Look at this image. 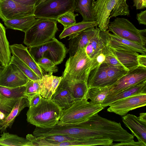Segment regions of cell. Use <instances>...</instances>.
Masks as SVG:
<instances>
[{
	"mask_svg": "<svg viewBox=\"0 0 146 146\" xmlns=\"http://www.w3.org/2000/svg\"><path fill=\"white\" fill-rule=\"evenodd\" d=\"M26 107H29L28 97L26 96L22 97L16 102L7 116L4 119L0 121L1 132L5 131L8 127L11 128L16 117Z\"/></svg>",
	"mask_w": 146,
	"mask_h": 146,
	"instance_id": "603a6c76",
	"label": "cell"
},
{
	"mask_svg": "<svg viewBox=\"0 0 146 146\" xmlns=\"http://www.w3.org/2000/svg\"><path fill=\"white\" fill-rule=\"evenodd\" d=\"M36 62L42 71L49 74H52L58 71L57 65L49 59L42 57L38 59Z\"/></svg>",
	"mask_w": 146,
	"mask_h": 146,
	"instance_id": "836d02e7",
	"label": "cell"
},
{
	"mask_svg": "<svg viewBox=\"0 0 146 146\" xmlns=\"http://www.w3.org/2000/svg\"><path fill=\"white\" fill-rule=\"evenodd\" d=\"M97 24L95 21H83L76 23L64 29L59 36L60 39L69 37L68 40L73 37L80 32L88 28L95 27Z\"/></svg>",
	"mask_w": 146,
	"mask_h": 146,
	"instance_id": "4316f807",
	"label": "cell"
},
{
	"mask_svg": "<svg viewBox=\"0 0 146 146\" xmlns=\"http://www.w3.org/2000/svg\"><path fill=\"white\" fill-rule=\"evenodd\" d=\"M95 0H75V11L80 13L82 21H95L92 10V5Z\"/></svg>",
	"mask_w": 146,
	"mask_h": 146,
	"instance_id": "83f0119b",
	"label": "cell"
},
{
	"mask_svg": "<svg viewBox=\"0 0 146 146\" xmlns=\"http://www.w3.org/2000/svg\"><path fill=\"white\" fill-rule=\"evenodd\" d=\"M36 18L34 15H32L4 22L7 28L19 30L25 33L34 24Z\"/></svg>",
	"mask_w": 146,
	"mask_h": 146,
	"instance_id": "484cf974",
	"label": "cell"
},
{
	"mask_svg": "<svg viewBox=\"0 0 146 146\" xmlns=\"http://www.w3.org/2000/svg\"><path fill=\"white\" fill-rule=\"evenodd\" d=\"M92 10L97 26L102 31L108 29L111 18L130 14L126 0H96L93 3Z\"/></svg>",
	"mask_w": 146,
	"mask_h": 146,
	"instance_id": "7a4b0ae2",
	"label": "cell"
},
{
	"mask_svg": "<svg viewBox=\"0 0 146 146\" xmlns=\"http://www.w3.org/2000/svg\"><path fill=\"white\" fill-rule=\"evenodd\" d=\"M137 62L139 66L146 68V55L139 54L137 56Z\"/></svg>",
	"mask_w": 146,
	"mask_h": 146,
	"instance_id": "b9f144b4",
	"label": "cell"
},
{
	"mask_svg": "<svg viewBox=\"0 0 146 146\" xmlns=\"http://www.w3.org/2000/svg\"><path fill=\"white\" fill-rule=\"evenodd\" d=\"M42 97L40 93H36L28 97L29 101V107L36 106L40 102Z\"/></svg>",
	"mask_w": 146,
	"mask_h": 146,
	"instance_id": "8d00e7d4",
	"label": "cell"
},
{
	"mask_svg": "<svg viewBox=\"0 0 146 146\" xmlns=\"http://www.w3.org/2000/svg\"><path fill=\"white\" fill-rule=\"evenodd\" d=\"M59 86L68 89L72 94L75 100L87 98L89 88L88 82L86 81L62 80Z\"/></svg>",
	"mask_w": 146,
	"mask_h": 146,
	"instance_id": "7402d4cb",
	"label": "cell"
},
{
	"mask_svg": "<svg viewBox=\"0 0 146 146\" xmlns=\"http://www.w3.org/2000/svg\"><path fill=\"white\" fill-rule=\"evenodd\" d=\"M25 86L11 88L0 86V110L10 113L19 100L25 96Z\"/></svg>",
	"mask_w": 146,
	"mask_h": 146,
	"instance_id": "5bb4252c",
	"label": "cell"
},
{
	"mask_svg": "<svg viewBox=\"0 0 146 146\" xmlns=\"http://www.w3.org/2000/svg\"><path fill=\"white\" fill-rule=\"evenodd\" d=\"M146 80V68L139 66L129 71L113 85L108 95L114 94Z\"/></svg>",
	"mask_w": 146,
	"mask_h": 146,
	"instance_id": "4fadbf2b",
	"label": "cell"
},
{
	"mask_svg": "<svg viewBox=\"0 0 146 146\" xmlns=\"http://www.w3.org/2000/svg\"><path fill=\"white\" fill-rule=\"evenodd\" d=\"M29 80L25 86V90L24 95L29 97L36 93H40V80Z\"/></svg>",
	"mask_w": 146,
	"mask_h": 146,
	"instance_id": "d590c367",
	"label": "cell"
},
{
	"mask_svg": "<svg viewBox=\"0 0 146 146\" xmlns=\"http://www.w3.org/2000/svg\"><path fill=\"white\" fill-rule=\"evenodd\" d=\"M146 105V94L133 95L116 101L111 104L107 109L109 112L121 116L126 115L130 111Z\"/></svg>",
	"mask_w": 146,
	"mask_h": 146,
	"instance_id": "8fae6325",
	"label": "cell"
},
{
	"mask_svg": "<svg viewBox=\"0 0 146 146\" xmlns=\"http://www.w3.org/2000/svg\"><path fill=\"white\" fill-rule=\"evenodd\" d=\"M85 49L80 48L74 56H70L66 62L62 80L88 82L90 73L92 70L93 59L88 56Z\"/></svg>",
	"mask_w": 146,
	"mask_h": 146,
	"instance_id": "277c9868",
	"label": "cell"
},
{
	"mask_svg": "<svg viewBox=\"0 0 146 146\" xmlns=\"http://www.w3.org/2000/svg\"><path fill=\"white\" fill-rule=\"evenodd\" d=\"M23 5L35 6L40 0H12Z\"/></svg>",
	"mask_w": 146,
	"mask_h": 146,
	"instance_id": "60d3db41",
	"label": "cell"
},
{
	"mask_svg": "<svg viewBox=\"0 0 146 146\" xmlns=\"http://www.w3.org/2000/svg\"><path fill=\"white\" fill-rule=\"evenodd\" d=\"M136 18L139 24L146 25V10L141 11L136 15Z\"/></svg>",
	"mask_w": 146,
	"mask_h": 146,
	"instance_id": "f35d334b",
	"label": "cell"
},
{
	"mask_svg": "<svg viewBox=\"0 0 146 146\" xmlns=\"http://www.w3.org/2000/svg\"><path fill=\"white\" fill-rule=\"evenodd\" d=\"M105 63L108 86L113 84L129 71L125 69L111 66Z\"/></svg>",
	"mask_w": 146,
	"mask_h": 146,
	"instance_id": "1f68e13d",
	"label": "cell"
},
{
	"mask_svg": "<svg viewBox=\"0 0 146 146\" xmlns=\"http://www.w3.org/2000/svg\"><path fill=\"white\" fill-rule=\"evenodd\" d=\"M11 53L21 60L30 67L40 78L44 75L43 72L38 66L30 52L27 47L22 44L10 45Z\"/></svg>",
	"mask_w": 146,
	"mask_h": 146,
	"instance_id": "e0dca14e",
	"label": "cell"
},
{
	"mask_svg": "<svg viewBox=\"0 0 146 146\" xmlns=\"http://www.w3.org/2000/svg\"><path fill=\"white\" fill-rule=\"evenodd\" d=\"M75 0H40L35 7L36 18L56 20L69 11H74Z\"/></svg>",
	"mask_w": 146,
	"mask_h": 146,
	"instance_id": "52a82bcc",
	"label": "cell"
},
{
	"mask_svg": "<svg viewBox=\"0 0 146 146\" xmlns=\"http://www.w3.org/2000/svg\"><path fill=\"white\" fill-rule=\"evenodd\" d=\"M95 27L87 29L69 40L68 52L70 56H74L80 49L86 48L98 29L97 26Z\"/></svg>",
	"mask_w": 146,
	"mask_h": 146,
	"instance_id": "ac0fdd59",
	"label": "cell"
},
{
	"mask_svg": "<svg viewBox=\"0 0 146 146\" xmlns=\"http://www.w3.org/2000/svg\"><path fill=\"white\" fill-rule=\"evenodd\" d=\"M28 50L36 62L45 57L56 65L63 61L68 51L65 45L55 37L41 44L29 46Z\"/></svg>",
	"mask_w": 146,
	"mask_h": 146,
	"instance_id": "8992f818",
	"label": "cell"
},
{
	"mask_svg": "<svg viewBox=\"0 0 146 146\" xmlns=\"http://www.w3.org/2000/svg\"><path fill=\"white\" fill-rule=\"evenodd\" d=\"M110 38L108 45L115 48L135 52L146 55L145 46L139 44L131 41L118 37L113 34L109 33Z\"/></svg>",
	"mask_w": 146,
	"mask_h": 146,
	"instance_id": "ffe728a7",
	"label": "cell"
},
{
	"mask_svg": "<svg viewBox=\"0 0 146 146\" xmlns=\"http://www.w3.org/2000/svg\"><path fill=\"white\" fill-rule=\"evenodd\" d=\"M29 80L17 66L10 62L0 73V86L7 88L25 86Z\"/></svg>",
	"mask_w": 146,
	"mask_h": 146,
	"instance_id": "7c38bea8",
	"label": "cell"
},
{
	"mask_svg": "<svg viewBox=\"0 0 146 146\" xmlns=\"http://www.w3.org/2000/svg\"><path fill=\"white\" fill-rule=\"evenodd\" d=\"M139 117V119L141 120L146 122V113H140Z\"/></svg>",
	"mask_w": 146,
	"mask_h": 146,
	"instance_id": "7bdbcfd3",
	"label": "cell"
},
{
	"mask_svg": "<svg viewBox=\"0 0 146 146\" xmlns=\"http://www.w3.org/2000/svg\"><path fill=\"white\" fill-rule=\"evenodd\" d=\"M133 6L137 9H142L146 8V0H133Z\"/></svg>",
	"mask_w": 146,
	"mask_h": 146,
	"instance_id": "ab89813d",
	"label": "cell"
},
{
	"mask_svg": "<svg viewBox=\"0 0 146 146\" xmlns=\"http://www.w3.org/2000/svg\"></svg>",
	"mask_w": 146,
	"mask_h": 146,
	"instance_id": "bcb514c9",
	"label": "cell"
},
{
	"mask_svg": "<svg viewBox=\"0 0 146 146\" xmlns=\"http://www.w3.org/2000/svg\"><path fill=\"white\" fill-rule=\"evenodd\" d=\"M35 6L12 0H0V18L3 22L34 15Z\"/></svg>",
	"mask_w": 146,
	"mask_h": 146,
	"instance_id": "30bf717a",
	"label": "cell"
},
{
	"mask_svg": "<svg viewBox=\"0 0 146 146\" xmlns=\"http://www.w3.org/2000/svg\"><path fill=\"white\" fill-rule=\"evenodd\" d=\"M11 54L9 43L6 36L5 28L0 22V54L4 66L9 63Z\"/></svg>",
	"mask_w": 146,
	"mask_h": 146,
	"instance_id": "f546056e",
	"label": "cell"
},
{
	"mask_svg": "<svg viewBox=\"0 0 146 146\" xmlns=\"http://www.w3.org/2000/svg\"><path fill=\"white\" fill-rule=\"evenodd\" d=\"M0 61L2 63V64H3L2 60V58L1 57L0 54Z\"/></svg>",
	"mask_w": 146,
	"mask_h": 146,
	"instance_id": "f6af8a7d",
	"label": "cell"
},
{
	"mask_svg": "<svg viewBox=\"0 0 146 146\" xmlns=\"http://www.w3.org/2000/svg\"><path fill=\"white\" fill-rule=\"evenodd\" d=\"M5 66H3L2 63L0 61V73L3 69Z\"/></svg>",
	"mask_w": 146,
	"mask_h": 146,
	"instance_id": "ee69618b",
	"label": "cell"
},
{
	"mask_svg": "<svg viewBox=\"0 0 146 146\" xmlns=\"http://www.w3.org/2000/svg\"><path fill=\"white\" fill-rule=\"evenodd\" d=\"M74 11H73L67 12L60 16L56 20L63 25L64 29L76 23V17L78 15L74 14Z\"/></svg>",
	"mask_w": 146,
	"mask_h": 146,
	"instance_id": "e575fe53",
	"label": "cell"
},
{
	"mask_svg": "<svg viewBox=\"0 0 146 146\" xmlns=\"http://www.w3.org/2000/svg\"><path fill=\"white\" fill-rule=\"evenodd\" d=\"M88 85L89 89L94 87L108 86L105 62L90 71L88 78Z\"/></svg>",
	"mask_w": 146,
	"mask_h": 146,
	"instance_id": "cb8c5ba5",
	"label": "cell"
},
{
	"mask_svg": "<svg viewBox=\"0 0 146 146\" xmlns=\"http://www.w3.org/2000/svg\"><path fill=\"white\" fill-rule=\"evenodd\" d=\"M10 62L17 66L29 80H35L41 79L30 67L16 56H11Z\"/></svg>",
	"mask_w": 146,
	"mask_h": 146,
	"instance_id": "d6a6232c",
	"label": "cell"
},
{
	"mask_svg": "<svg viewBox=\"0 0 146 146\" xmlns=\"http://www.w3.org/2000/svg\"><path fill=\"white\" fill-rule=\"evenodd\" d=\"M0 146H31V144L26 138L3 131L0 137Z\"/></svg>",
	"mask_w": 146,
	"mask_h": 146,
	"instance_id": "f1b7e54d",
	"label": "cell"
},
{
	"mask_svg": "<svg viewBox=\"0 0 146 146\" xmlns=\"http://www.w3.org/2000/svg\"><path fill=\"white\" fill-rule=\"evenodd\" d=\"M108 46L110 49L105 54V62L107 64L128 71L139 66L137 62V56L139 54L138 53Z\"/></svg>",
	"mask_w": 146,
	"mask_h": 146,
	"instance_id": "9c48e42d",
	"label": "cell"
},
{
	"mask_svg": "<svg viewBox=\"0 0 146 146\" xmlns=\"http://www.w3.org/2000/svg\"><path fill=\"white\" fill-rule=\"evenodd\" d=\"M62 76L44 74L40 80V93L42 98L50 99L62 79Z\"/></svg>",
	"mask_w": 146,
	"mask_h": 146,
	"instance_id": "44dd1931",
	"label": "cell"
},
{
	"mask_svg": "<svg viewBox=\"0 0 146 146\" xmlns=\"http://www.w3.org/2000/svg\"><path fill=\"white\" fill-rule=\"evenodd\" d=\"M58 30L56 20L38 18L25 33L23 42L29 47L46 42L55 37Z\"/></svg>",
	"mask_w": 146,
	"mask_h": 146,
	"instance_id": "5b68a950",
	"label": "cell"
},
{
	"mask_svg": "<svg viewBox=\"0 0 146 146\" xmlns=\"http://www.w3.org/2000/svg\"><path fill=\"white\" fill-rule=\"evenodd\" d=\"M144 146L141 143L138 141L129 142H119L117 143H113L111 146Z\"/></svg>",
	"mask_w": 146,
	"mask_h": 146,
	"instance_id": "74e56055",
	"label": "cell"
},
{
	"mask_svg": "<svg viewBox=\"0 0 146 146\" xmlns=\"http://www.w3.org/2000/svg\"><path fill=\"white\" fill-rule=\"evenodd\" d=\"M108 30L122 38L145 46L146 44V29H137L129 20L117 17L110 23Z\"/></svg>",
	"mask_w": 146,
	"mask_h": 146,
	"instance_id": "ba28073f",
	"label": "cell"
},
{
	"mask_svg": "<svg viewBox=\"0 0 146 146\" xmlns=\"http://www.w3.org/2000/svg\"><path fill=\"white\" fill-rule=\"evenodd\" d=\"M62 111L51 100L42 97L36 106L29 107L26 113L27 120L36 127L49 128L57 124Z\"/></svg>",
	"mask_w": 146,
	"mask_h": 146,
	"instance_id": "6da1fadb",
	"label": "cell"
},
{
	"mask_svg": "<svg viewBox=\"0 0 146 146\" xmlns=\"http://www.w3.org/2000/svg\"><path fill=\"white\" fill-rule=\"evenodd\" d=\"M109 33L108 30L102 31L98 28L85 48V52L90 59L95 58L108 45L110 38Z\"/></svg>",
	"mask_w": 146,
	"mask_h": 146,
	"instance_id": "9a60e30c",
	"label": "cell"
},
{
	"mask_svg": "<svg viewBox=\"0 0 146 146\" xmlns=\"http://www.w3.org/2000/svg\"><path fill=\"white\" fill-rule=\"evenodd\" d=\"M121 118L122 122L130 130L132 134L137 137L139 142L146 146V122L130 114H127Z\"/></svg>",
	"mask_w": 146,
	"mask_h": 146,
	"instance_id": "2e32d148",
	"label": "cell"
},
{
	"mask_svg": "<svg viewBox=\"0 0 146 146\" xmlns=\"http://www.w3.org/2000/svg\"><path fill=\"white\" fill-rule=\"evenodd\" d=\"M143 94H146V80L118 92L108 95L101 105L104 108L116 101L133 95Z\"/></svg>",
	"mask_w": 146,
	"mask_h": 146,
	"instance_id": "d6986e66",
	"label": "cell"
},
{
	"mask_svg": "<svg viewBox=\"0 0 146 146\" xmlns=\"http://www.w3.org/2000/svg\"><path fill=\"white\" fill-rule=\"evenodd\" d=\"M62 110L70 108L75 100L71 93L67 89L58 86L50 99Z\"/></svg>",
	"mask_w": 146,
	"mask_h": 146,
	"instance_id": "d4e9b609",
	"label": "cell"
},
{
	"mask_svg": "<svg viewBox=\"0 0 146 146\" xmlns=\"http://www.w3.org/2000/svg\"><path fill=\"white\" fill-rule=\"evenodd\" d=\"M101 105L88 101L87 98L76 100L69 108L62 110L57 125L78 124L87 121L104 109Z\"/></svg>",
	"mask_w": 146,
	"mask_h": 146,
	"instance_id": "3957f363",
	"label": "cell"
},
{
	"mask_svg": "<svg viewBox=\"0 0 146 146\" xmlns=\"http://www.w3.org/2000/svg\"><path fill=\"white\" fill-rule=\"evenodd\" d=\"M109 86L104 87H94L89 89L87 99L90 102L96 105H101L109 94Z\"/></svg>",
	"mask_w": 146,
	"mask_h": 146,
	"instance_id": "4dcf8cb0",
	"label": "cell"
}]
</instances>
